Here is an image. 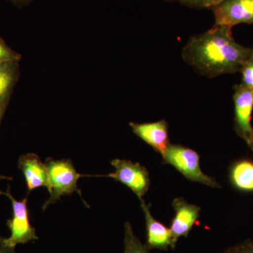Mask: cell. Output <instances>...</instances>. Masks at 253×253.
Returning a JSON list of instances; mask_svg holds the SVG:
<instances>
[{
  "label": "cell",
  "instance_id": "obj_6",
  "mask_svg": "<svg viewBox=\"0 0 253 253\" xmlns=\"http://www.w3.org/2000/svg\"><path fill=\"white\" fill-rule=\"evenodd\" d=\"M111 165L116 169L114 172L96 176L112 178L120 181L130 189L138 199H143L149 191L151 182L148 169L140 163H133L127 160L114 159L111 161Z\"/></svg>",
  "mask_w": 253,
  "mask_h": 253
},
{
  "label": "cell",
  "instance_id": "obj_4",
  "mask_svg": "<svg viewBox=\"0 0 253 253\" xmlns=\"http://www.w3.org/2000/svg\"><path fill=\"white\" fill-rule=\"evenodd\" d=\"M0 195L6 196L12 204L13 217L7 221L8 227L11 231L9 238H4L6 246L15 249L18 244H25L31 241L39 239L36 235V229L31 225L27 207L28 199L17 201L10 192V187L6 191L0 190Z\"/></svg>",
  "mask_w": 253,
  "mask_h": 253
},
{
  "label": "cell",
  "instance_id": "obj_18",
  "mask_svg": "<svg viewBox=\"0 0 253 253\" xmlns=\"http://www.w3.org/2000/svg\"><path fill=\"white\" fill-rule=\"evenodd\" d=\"M224 253H253V241L246 240L226 249Z\"/></svg>",
  "mask_w": 253,
  "mask_h": 253
},
{
  "label": "cell",
  "instance_id": "obj_3",
  "mask_svg": "<svg viewBox=\"0 0 253 253\" xmlns=\"http://www.w3.org/2000/svg\"><path fill=\"white\" fill-rule=\"evenodd\" d=\"M162 157L164 164L170 165L189 180L212 188H221L215 179L201 170L200 156L194 150L170 143Z\"/></svg>",
  "mask_w": 253,
  "mask_h": 253
},
{
  "label": "cell",
  "instance_id": "obj_16",
  "mask_svg": "<svg viewBox=\"0 0 253 253\" xmlns=\"http://www.w3.org/2000/svg\"><path fill=\"white\" fill-rule=\"evenodd\" d=\"M21 55L11 49L2 39L0 38V63L20 61Z\"/></svg>",
  "mask_w": 253,
  "mask_h": 253
},
{
  "label": "cell",
  "instance_id": "obj_22",
  "mask_svg": "<svg viewBox=\"0 0 253 253\" xmlns=\"http://www.w3.org/2000/svg\"><path fill=\"white\" fill-rule=\"evenodd\" d=\"M0 178H2V179H10L9 177H6V176H0Z\"/></svg>",
  "mask_w": 253,
  "mask_h": 253
},
{
  "label": "cell",
  "instance_id": "obj_15",
  "mask_svg": "<svg viewBox=\"0 0 253 253\" xmlns=\"http://www.w3.org/2000/svg\"><path fill=\"white\" fill-rule=\"evenodd\" d=\"M166 1H178L184 6L195 9H209L219 4L223 0H164Z\"/></svg>",
  "mask_w": 253,
  "mask_h": 253
},
{
  "label": "cell",
  "instance_id": "obj_8",
  "mask_svg": "<svg viewBox=\"0 0 253 253\" xmlns=\"http://www.w3.org/2000/svg\"><path fill=\"white\" fill-rule=\"evenodd\" d=\"M175 215L171 221L172 233V247L175 249L176 243L181 237H188L193 226L197 223L201 208L190 204L182 198H176L172 202Z\"/></svg>",
  "mask_w": 253,
  "mask_h": 253
},
{
  "label": "cell",
  "instance_id": "obj_14",
  "mask_svg": "<svg viewBox=\"0 0 253 253\" xmlns=\"http://www.w3.org/2000/svg\"><path fill=\"white\" fill-rule=\"evenodd\" d=\"M124 233V253H150L149 250L136 237L128 221L125 224Z\"/></svg>",
  "mask_w": 253,
  "mask_h": 253
},
{
  "label": "cell",
  "instance_id": "obj_7",
  "mask_svg": "<svg viewBox=\"0 0 253 253\" xmlns=\"http://www.w3.org/2000/svg\"><path fill=\"white\" fill-rule=\"evenodd\" d=\"M211 10L214 25L232 28L241 23L253 24V0H223Z\"/></svg>",
  "mask_w": 253,
  "mask_h": 253
},
{
  "label": "cell",
  "instance_id": "obj_9",
  "mask_svg": "<svg viewBox=\"0 0 253 253\" xmlns=\"http://www.w3.org/2000/svg\"><path fill=\"white\" fill-rule=\"evenodd\" d=\"M131 130L163 156L169 142L168 123L166 120L154 123H129Z\"/></svg>",
  "mask_w": 253,
  "mask_h": 253
},
{
  "label": "cell",
  "instance_id": "obj_11",
  "mask_svg": "<svg viewBox=\"0 0 253 253\" xmlns=\"http://www.w3.org/2000/svg\"><path fill=\"white\" fill-rule=\"evenodd\" d=\"M18 167L22 171L28 192L40 187H49V178L45 164L35 154L23 155L19 158Z\"/></svg>",
  "mask_w": 253,
  "mask_h": 253
},
{
  "label": "cell",
  "instance_id": "obj_2",
  "mask_svg": "<svg viewBox=\"0 0 253 253\" xmlns=\"http://www.w3.org/2000/svg\"><path fill=\"white\" fill-rule=\"evenodd\" d=\"M49 178V199L42 206L43 211L59 201L62 196L81 192L78 187L80 177L83 176L76 171L70 160H53L47 158L45 163Z\"/></svg>",
  "mask_w": 253,
  "mask_h": 253
},
{
  "label": "cell",
  "instance_id": "obj_10",
  "mask_svg": "<svg viewBox=\"0 0 253 253\" xmlns=\"http://www.w3.org/2000/svg\"><path fill=\"white\" fill-rule=\"evenodd\" d=\"M141 208L144 213L146 219V243L145 246L148 249H158L168 251L173 249L172 233L170 228L156 220L151 214L150 208L144 200H140Z\"/></svg>",
  "mask_w": 253,
  "mask_h": 253
},
{
  "label": "cell",
  "instance_id": "obj_5",
  "mask_svg": "<svg viewBox=\"0 0 253 253\" xmlns=\"http://www.w3.org/2000/svg\"><path fill=\"white\" fill-rule=\"evenodd\" d=\"M234 130L253 151V127L251 118L253 111V89L241 83L234 86Z\"/></svg>",
  "mask_w": 253,
  "mask_h": 253
},
{
  "label": "cell",
  "instance_id": "obj_12",
  "mask_svg": "<svg viewBox=\"0 0 253 253\" xmlns=\"http://www.w3.org/2000/svg\"><path fill=\"white\" fill-rule=\"evenodd\" d=\"M229 179L231 185L242 192H253V161L240 159L231 165Z\"/></svg>",
  "mask_w": 253,
  "mask_h": 253
},
{
  "label": "cell",
  "instance_id": "obj_21",
  "mask_svg": "<svg viewBox=\"0 0 253 253\" xmlns=\"http://www.w3.org/2000/svg\"><path fill=\"white\" fill-rule=\"evenodd\" d=\"M6 106H0V122H1V118L4 116L5 110H6Z\"/></svg>",
  "mask_w": 253,
  "mask_h": 253
},
{
  "label": "cell",
  "instance_id": "obj_17",
  "mask_svg": "<svg viewBox=\"0 0 253 253\" xmlns=\"http://www.w3.org/2000/svg\"><path fill=\"white\" fill-rule=\"evenodd\" d=\"M240 73L242 76V84L253 89V59L245 63Z\"/></svg>",
  "mask_w": 253,
  "mask_h": 253
},
{
  "label": "cell",
  "instance_id": "obj_13",
  "mask_svg": "<svg viewBox=\"0 0 253 253\" xmlns=\"http://www.w3.org/2000/svg\"><path fill=\"white\" fill-rule=\"evenodd\" d=\"M19 75V61L0 63V106H7Z\"/></svg>",
  "mask_w": 253,
  "mask_h": 253
},
{
  "label": "cell",
  "instance_id": "obj_20",
  "mask_svg": "<svg viewBox=\"0 0 253 253\" xmlns=\"http://www.w3.org/2000/svg\"><path fill=\"white\" fill-rule=\"evenodd\" d=\"M18 7H24L33 2L34 0H8Z\"/></svg>",
  "mask_w": 253,
  "mask_h": 253
},
{
  "label": "cell",
  "instance_id": "obj_19",
  "mask_svg": "<svg viewBox=\"0 0 253 253\" xmlns=\"http://www.w3.org/2000/svg\"><path fill=\"white\" fill-rule=\"evenodd\" d=\"M0 253H16L14 249L5 244L4 238L0 237Z\"/></svg>",
  "mask_w": 253,
  "mask_h": 253
},
{
  "label": "cell",
  "instance_id": "obj_1",
  "mask_svg": "<svg viewBox=\"0 0 253 253\" xmlns=\"http://www.w3.org/2000/svg\"><path fill=\"white\" fill-rule=\"evenodd\" d=\"M231 29L214 25L209 31L191 37L183 48V59L208 78L240 73L245 63L253 59V48L239 44Z\"/></svg>",
  "mask_w": 253,
  "mask_h": 253
}]
</instances>
